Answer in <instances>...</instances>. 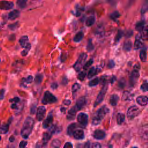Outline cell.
<instances>
[{
    "mask_svg": "<svg viewBox=\"0 0 148 148\" xmlns=\"http://www.w3.org/2000/svg\"><path fill=\"white\" fill-rule=\"evenodd\" d=\"M34 125V120L31 117H27L23 123L20 135L24 139H27L32 132Z\"/></svg>",
    "mask_w": 148,
    "mask_h": 148,
    "instance_id": "6da1fadb",
    "label": "cell"
},
{
    "mask_svg": "<svg viewBox=\"0 0 148 148\" xmlns=\"http://www.w3.org/2000/svg\"><path fill=\"white\" fill-rule=\"evenodd\" d=\"M139 65L138 64L135 65L132 71L131 72L130 76V84L131 86L133 87L135 86L137 82L138 78L139 77Z\"/></svg>",
    "mask_w": 148,
    "mask_h": 148,
    "instance_id": "7a4b0ae2",
    "label": "cell"
},
{
    "mask_svg": "<svg viewBox=\"0 0 148 148\" xmlns=\"http://www.w3.org/2000/svg\"><path fill=\"white\" fill-rule=\"evenodd\" d=\"M108 83L105 84L104 85H102V88H101V91H99V94H98V95L97 97V98H96V99H95V101L94 103V108H95L98 105H99L102 102V101L103 100L105 94H106V92L108 90Z\"/></svg>",
    "mask_w": 148,
    "mask_h": 148,
    "instance_id": "3957f363",
    "label": "cell"
},
{
    "mask_svg": "<svg viewBox=\"0 0 148 148\" xmlns=\"http://www.w3.org/2000/svg\"><path fill=\"white\" fill-rule=\"evenodd\" d=\"M57 101V98L50 91H47L45 92L44 95L41 100V102L43 104H50L54 103Z\"/></svg>",
    "mask_w": 148,
    "mask_h": 148,
    "instance_id": "277c9868",
    "label": "cell"
},
{
    "mask_svg": "<svg viewBox=\"0 0 148 148\" xmlns=\"http://www.w3.org/2000/svg\"><path fill=\"white\" fill-rule=\"evenodd\" d=\"M87 58V54L84 53H81L78 59L77 60L76 62L73 64V68L76 71H79L80 69L82 68L83 65L84 64V62H85V60Z\"/></svg>",
    "mask_w": 148,
    "mask_h": 148,
    "instance_id": "5b68a950",
    "label": "cell"
},
{
    "mask_svg": "<svg viewBox=\"0 0 148 148\" xmlns=\"http://www.w3.org/2000/svg\"><path fill=\"white\" fill-rule=\"evenodd\" d=\"M140 109L135 105L131 106L127 110V116L128 119L131 120L133 119L134 117L138 116V114L140 113Z\"/></svg>",
    "mask_w": 148,
    "mask_h": 148,
    "instance_id": "8992f818",
    "label": "cell"
},
{
    "mask_svg": "<svg viewBox=\"0 0 148 148\" xmlns=\"http://www.w3.org/2000/svg\"><path fill=\"white\" fill-rule=\"evenodd\" d=\"M77 120L80 125L84 127L88 123V115L85 113L80 112L77 114Z\"/></svg>",
    "mask_w": 148,
    "mask_h": 148,
    "instance_id": "52a82bcc",
    "label": "cell"
},
{
    "mask_svg": "<svg viewBox=\"0 0 148 148\" xmlns=\"http://www.w3.org/2000/svg\"><path fill=\"white\" fill-rule=\"evenodd\" d=\"M109 112V108L106 105H103L97 112L96 114L94 116L100 119L101 120L105 116V115Z\"/></svg>",
    "mask_w": 148,
    "mask_h": 148,
    "instance_id": "ba28073f",
    "label": "cell"
},
{
    "mask_svg": "<svg viewBox=\"0 0 148 148\" xmlns=\"http://www.w3.org/2000/svg\"><path fill=\"white\" fill-rule=\"evenodd\" d=\"M46 109L43 106H39L36 109V118L38 121H40L42 120L45 116Z\"/></svg>",
    "mask_w": 148,
    "mask_h": 148,
    "instance_id": "9c48e42d",
    "label": "cell"
},
{
    "mask_svg": "<svg viewBox=\"0 0 148 148\" xmlns=\"http://www.w3.org/2000/svg\"><path fill=\"white\" fill-rule=\"evenodd\" d=\"M53 114H52V113L51 112H50L48 114L46 119L43 122V124H42L43 128L46 129V128H48L50 127H51L52 122H53Z\"/></svg>",
    "mask_w": 148,
    "mask_h": 148,
    "instance_id": "30bf717a",
    "label": "cell"
},
{
    "mask_svg": "<svg viewBox=\"0 0 148 148\" xmlns=\"http://www.w3.org/2000/svg\"><path fill=\"white\" fill-rule=\"evenodd\" d=\"M92 136L94 139L98 140L103 139L106 136V133L102 130H96L94 131Z\"/></svg>",
    "mask_w": 148,
    "mask_h": 148,
    "instance_id": "8fae6325",
    "label": "cell"
},
{
    "mask_svg": "<svg viewBox=\"0 0 148 148\" xmlns=\"http://www.w3.org/2000/svg\"><path fill=\"white\" fill-rule=\"evenodd\" d=\"M143 46V38L141 36L140 34H138L136 36L135 43H134V48L135 49H139Z\"/></svg>",
    "mask_w": 148,
    "mask_h": 148,
    "instance_id": "7c38bea8",
    "label": "cell"
},
{
    "mask_svg": "<svg viewBox=\"0 0 148 148\" xmlns=\"http://www.w3.org/2000/svg\"><path fill=\"white\" fill-rule=\"evenodd\" d=\"M86 104V99L84 97H80L76 101L75 107L77 110L82 109Z\"/></svg>",
    "mask_w": 148,
    "mask_h": 148,
    "instance_id": "4fadbf2b",
    "label": "cell"
},
{
    "mask_svg": "<svg viewBox=\"0 0 148 148\" xmlns=\"http://www.w3.org/2000/svg\"><path fill=\"white\" fill-rule=\"evenodd\" d=\"M0 7L2 10H9L13 7V3L10 1H3L1 2Z\"/></svg>",
    "mask_w": 148,
    "mask_h": 148,
    "instance_id": "5bb4252c",
    "label": "cell"
},
{
    "mask_svg": "<svg viewBox=\"0 0 148 148\" xmlns=\"http://www.w3.org/2000/svg\"><path fill=\"white\" fill-rule=\"evenodd\" d=\"M136 101L139 105L141 106H145L148 102V98L146 96L141 95L138 97L136 99Z\"/></svg>",
    "mask_w": 148,
    "mask_h": 148,
    "instance_id": "9a60e30c",
    "label": "cell"
},
{
    "mask_svg": "<svg viewBox=\"0 0 148 148\" xmlns=\"http://www.w3.org/2000/svg\"><path fill=\"white\" fill-rule=\"evenodd\" d=\"M73 136L76 139L81 140L84 138V132L82 130H77L73 132Z\"/></svg>",
    "mask_w": 148,
    "mask_h": 148,
    "instance_id": "2e32d148",
    "label": "cell"
},
{
    "mask_svg": "<svg viewBox=\"0 0 148 148\" xmlns=\"http://www.w3.org/2000/svg\"><path fill=\"white\" fill-rule=\"evenodd\" d=\"M99 72H100V69L99 68H95V67H92L89 69V71L88 72L87 77L88 79H91V77H92L94 76L97 75Z\"/></svg>",
    "mask_w": 148,
    "mask_h": 148,
    "instance_id": "e0dca14e",
    "label": "cell"
},
{
    "mask_svg": "<svg viewBox=\"0 0 148 148\" xmlns=\"http://www.w3.org/2000/svg\"><path fill=\"white\" fill-rule=\"evenodd\" d=\"M77 111V110L76 109V108L74 106H73L72 108H71L68 111V113L67 115V119L68 120H73L75 119V114L76 112Z\"/></svg>",
    "mask_w": 148,
    "mask_h": 148,
    "instance_id": "ac0fdd59",
    "label": "cell"
},
{
    "mask_svg": "<svg viewBox=\"0 0 148 148\" xmlns=\"http://www.w3.org/2000/svg\"><path fill=\"white\" fill-rule=\"evenodd\" d=\"M20 15V12L18 10H13L12 11H11L9 14H8V18L9 19L11 20H13L16 18H17Z\"/></svg>",
    "mask_w": 148,
    "mask_h": 148,
    "instance_id": "d6986e66",
    "label": "cell"
},
{
    "mask_svg": "<svg viewBox=\"0 0 148 148\" xmlns=\"http://www.w3.org/2000/svg\"><path fill=\"white\" fill-rule=\"evenodd\" d=\"M119 97L117 94H113L110 96V99H109V103L110 104L113 106H114L117 105V102L119 101Z\"/></svg>",
    "mask_w": 148,
    "mask_h": 148,
    "instance_id": "ffe728a7",
    "label": "cell"
},
{
    "mask_svg": "<svg viewBox=\"0 0 148 148\" xmlns=\"http://www.w3.org/2000/svg\"><path fill=\"white\" fill-rule=\"evenodd\" d=\"M28 37L26 35L21 36L19 39V43L20 46L23 48H24L27 45V44L28 43Z\"/></svg>",
    "mask_w": 148,
    "mask_h": 148,
    "instance_id": "44dd1931",
    "label": "cell"
},
{
    "mask_svg": "<svg viewBox=\"0 0 148 148\" xmlns=\"http://www.w3.org/2000/svg\"><path fill=\"white\" fill-rule=\"evenodd\" d=\"M133 98V95L128 91H125L122 95L123 101H131Z\"/></svg>",
    "mask_w": 148,
    "mask_h": 148,
    "instance_id": "7402d4cb",
    "label": "cell"
},
{
    "mask_svg": "<svg viewBox=\"0 0 148 148\" xmlns=\"http://www.w3.org/2000/svg\"><path fill=\"white\" fill-rule=\"evenodd\" d=\"M84 37V33L82 31H80L77 32L74 36L73 40L75 42H79Z\"/></svg>",
    "mask_w": 148,
    "mask_h": 148,
    "instance_id": "603a6c76",
    "label": "cell"
},
{
    "mask_svg": "<svg viewBox=\"0 0 148 148\" xmlns=\"http://www.w3.org/2000/svg\"><path fill=\"white\" fill-rule=\"evenodd\" d=\"M76 128V123H72L67 128V134L69 135H71L73 134V132L75 131Z\"/></svg>",
    "mask_w": 148,
    "mask_h": 148,
    "instance_id": "cb8c5ba5",
    "label": "cell"
},
{
    "mask_svg": "<svg viewBox=\"0 0 148 148\" xmlns=\"http://www.w3.org/2000/svg\"><path fill=\"white\" fill-rule=\"evenodd\" d=\"M9 122L6 124H3L1 126L0 131H1V134H6L9 131Z\"/></svg>",
    "mask_w": 148,
    "mask_h": 148,
    "instance_id": "d4e9b609",
    "label": "cell"
},
{
    "mask_svg": "<svg viewBox=\"0 0 148 148\" xmlns=\"http://www.w3.org/2000/svg\"><path fill=\"white\" fill-rule=\"evenodd\" d=\"M116 119H117V123L119 125L121 124L124 120H125V116L123 113H119L117 114V117H116Z\"/></svg>",
    "mask_w": 148,
    "mask_h": 148,
    "instance_id": "484cf974",
    "label": "cell"
},
{
    "mask_svg": "<svg viewBox=\"0 0 148 148\" xmlns=\"http://www.w3.org/2000/svg\"><path fill=\"white\" fill-rule=\"evenodd\" d=\"M132 48V43L130 40H127L124 43L123 50L126 51H129Z\"/></svg>",
    "mask_w": 148,
    "mask_h": 148,
    "instance_id": "4316f807",
    "label": "cell"
},
{
    "mask_svg": "<svg viewBox=\"0 0 148 148\" xmlns=\"http://www.w3.org/2000/svg\"><path fill=\"white\" fill-rule=\"evenodd\" d=\"M95 17L93 16H91L90 17H88L86 21V24L87 26L88 27H90L91 25H92L94 24V23H95Z\"/></svg>",
    "mask_w": 148,
    "mask_h": 148,
    "instance_id": "83f0119b",
    "label": "cell"
},
{
    "mask_svg": "<svg viewBox=\"0 0 148 148\" xmlns=\"http://www.w3.org/2000/svg\"><path fill=\"white\" fill-rule=\"evenodd\" d=\"M147 10H148V0H144L143 5L142 6L140 12L141 13L143 14L146 13Z\"/></svg>",
    "mask_w": 148,
    "mask_h": 148,
    "instance_id": "f1b7e54d",
    "label": "cell"
},
{
    "mask_svg": "<svg viewBox=\"0 0 148 148\" xmlns=\"http://www.w3.org/2000/svg\"><path fill=\"white\" fill-rule=\"evenodd\" d=\"M144 25H145L144 21H139L136 23V26H135V28L137 31L141 32L143 30V29L144 28Z\"/></svg>",
    "mask_w": 148,
    "mask_h": 148,
    "instance_id": "f546056e",
    "label": "cell"
},
{
    "mask_svg": "<svg viewBox=\"0 0 148 148\" xmlns=\"http://www.w3.org/2000/svg\"><path fill=\"white\" fill-rule=\"evenodd\" d=\"M99 82H100V79L98 77H95L94 79H93L92 80H91L89 82L88 86L90 87L95 86L99 84Z\"/></svg>",
    "mask_w": 148,
    "mask_h": 148,
    "instance_id": "4dcf8cb0",
    "label": "cell"
},
{
    "mask_svg": "<svg viewBox=\"0 0 148 148\" xmlns=\"http://www.w3.org/2000/svg\"><path fill=\"white\" fill-rule=\"evenodd\" d=\"M139 57L142 62H145L146 60V52L145 49H142L139 53Z\"/></svg>",
    "mask_w": 148,
    "mask_h": 148,
    "instance_id": "1f68e13d",
    "label": "cell"
},
{
    "mask_svg": "<svg viewBox=\"0 0 148 148\" xmlns=\"http://www.w3.org/2000/svg\"><path fill=\"white\" fill-rule=\"evenodd\" d=\"M31 44L30 43H28L27 44V45L24 47V49L21 52V55L22 56H27V54H28V51H29V50H30V49H31Z\"/></svg>",
    "mask_w": 148,
    "mask_h": 148,
    "instance_id": "d6a6232c",
    "label": "cell"
},
{
    "mask_svg": "<svg viewBox=\"0 0 148 148\" xmlns=\"http://www.w3.org/2000/svg\"><path fill=\"white\" fill-rule=\"evenodd\" d=\"M141 32H142L140 33V35L143 38V39H147L148 38V26H147L146 27H144V28Z\"/></svg>",
    "mask_w": 148,
    "mask_h": 148,
    "instance_id": "836d02e7",
    "label": "cell"
},
{
    "mask_svg": "<svg viewBox=\"0 0 148 148\" xmlns=\"http://www.w3.org/2000/svg\"><path fill=\"white\" fill-rule=\"evenodd\" d=\"M86 49L88 51L90 52L93 49H94V45L92 43V40L91 39H89L87 41V47H86Z\"/></svg>",
    "mask_w": 148,
    "mask_h": 148,
    "instance_id": "e575fe53",
    "label": "cell"
},
{
    "mask_svg": "<svg viewBox=\"0 0 148 148\" xmlns=\"http://www.w3.org/2000/svg\"><path fill=\"white\" fill-rule=\"evenodd\" d=\"M60 146H61V141L58 139H54L51 142V147H60Z\"/></svg>",
    "mask_w": 148,
    "mask_h": 148,
    "instance_id": "d590c367",
    "label": "cell"
},
{
    "mask_svg": "<svg viewBox=\"0 0 148 148\" xmlns=\"http://www.w3.org/2000/svg\"><path fill=\"white\" fill-rule=\"evenodd\" d=\"M123 35V32L121 30H119L118 32H117V34L115 36V38H114V41L115 42H118L121 38H122Z\"/></svg>",
    "mask_w": 148,
    "mask_h": 148,
    "instance_id": "8d00e7d4",
    "label": "cell"
},
{
    "mask_svg": "<svg viewBox=\"0 0 148 148\" xmlns=\"http://www.w3.org/2000/svg\"><path fill=\"white\" fill-rule=\"evenodd\" d=\"M80 85L77 83H75L72 87V95H73L74 94H75L77 91L80 89Z\"/></svg>",
    "mask_w": 148,
    "mask_h": 148,
    "instance_id": "74e56055",
    "label": "cell"
},
{
    "mask_svg": "<svg viewBox=\"0 0 148 148\" xmlns=\"http://www.w3.org/2000/svg\"><path fill=\"white\" fill-rule=\"evenodd\" d=\"M43 76L41 74H37L35 77V82L36 84H39L42 80Z\"/></svg>",
    "mask_w": 148,
    "mask_h": 148,
    "instance_id": "f35d334b",
    "label": "cell"
},
{
    "mask_svg": "<svg viewBox=\"0 0 148 148\" xmlns=\"http://www.w3.org/2000/svg\"><path fill=\"white\" fill-rule=\"evenodd\" d=\"M142 135L143 136V138H148V125H146L143 127V128H142Z\"/></svg>",
    "mask_w": 148,
    "mask_h": 148,
    "instance_id": "ab89813d",
    "label": "cell"
},
{
    "mask_svg": "<svg viewBox=\"0 0 148 148\" xmlns=\"http://www.w3.org/2000/svg\"><path fill=\"white\" fill-rule=\"evenodd\" d=\"M27 0H18L17 5L20 8H24L26 6Z\"/></svg>",
    "mask_w": 148,
    "mask_h": 148,
    "instance_id": "60d3db41",
    "label": "cell"
},
{
    "mask_svg": "<svg viewBox=\"0 0 148 148\" xmlns=\"http://www.w3.org/2000/svg\"><path fill=\"white\" fill-rule=\"evenodd\" d=\"M93 63V59L92 58H91L83 66V69L84 70H87L90 66L91 65H92V64Z\"/></svg>",
    "mask_w": 148,
    "mask_h": 148,
    "instance_id": "b9f144b4",
    "label": "cell"
},
{
    "mask_svg": "<svg viewBox=\"0 0 148 148\" xmlns=\"http://www.w3.org/2000/svg\"><path fill=\"white\" fill-rule=\"evenodd\" d=\"M86 76V73L85 72L82 71V72H80L78 74V75H77V79H78L79 80H80V81H83V80L84 79Z\"/></svg>",
    "mask_w": 148,
    "mask_h": 148,
    "instance_id": "7bdbcfd3",
    "label": "cell"
},
{
    "mask_svg": "<svg viewBox=\"0 0 148 148\" xmlns=\"http://www.w3.org/2000/svg\"><path fill=\"white\" fill-rule=\"evenodd\" d=\"M120 17V13L117 12V11H115L113 13H112L111 14H110V18L114 20H115L116 19H117V18H119Z\"/></svg>",
    "mask_w": 148,
    "mask_h": 148,
    "instance_id": "ee69618b",
    "label": "cell"
},
{
    "mask_svg": "<svg viewBox=\"0 0 148 148\" xmlns=\"http://www.w3.org/2000/svg\"><path fill=\"white\" fill-rule=\"evenodd\" d=\"M125 85V80L124 78H121L118 83V86L120 88H123L124 87Z\"/></svg>",
    "mask_w": 148,
    "mask_h": 148,
    "instance_id": "f6af8a7d",
    "label": "cell"
},
{
    "mask_svg": "<svg viewBox=\"0 0 148 148\" xmlns=\"http://www.w3.org/2000/svg\"><path fill=\"white\" fill-rule=\"evenodd\" d=\"M101 120L100 119H99L95 116H94V117L92 119V124L94 125H97L101 123Z\"/></svg>",
    "mask_w": 148,
    "mask_h": 148,
    "instance_id": "bcb514c9",
    "label": "cell"
},
{
    "mask_svg": "<svg viewBox=\"0 0 148 148\" xmlns=\"http://www.w3.org/2000/svg\"><path fill=\"white\" fill-rule=\"evenodd\" d=\"M140 89L143 91H148V82H145L143 83L141 86H140Z\"/></svg>",
    "mask_w": 148,
    "mask_h": 148,
    "instance_id": "7dc6e473",
    "label": "cell"
},
{
    "mask_svg": "<svg viewBox=\"0 0 148 148\" xmlns=\"http://www.w3.org/2000/svg\"><path fill=\"white\" fill-rule=\"evenodd\" d=\"M100 82L102 83V85L107 84L108 83V76L103 75V76H101V79H100Z\"/></svg>",
    "mask_w": 148,
    "mask_h": 148,
    "instance_id": "c3c4849f",
    "label": "cell"
},
{
    "mask_svg": "<svg viewBox=\"0 0 148 148\" xmlns=\"http://www.w3.org/2000/svg\"><path fill=\"white\" fill-rule=\"evenodd\" d=\"M18 27V22H16L14 24H10L9 25V28L11 30H15L17 28V27Z\"/></svg>",
    "mask_w": 148,
    "mask_h": 148,
    "instance_id": "681fc988",
    "label": "cell"
},
{
    "mask_svg": "<svg viewBox=\"0 0 148 148\" xmlns=\"http://www.w3.org/2000/svg\"><path fill=\"white\" fill-rule=\"evenodd\" d=\"M115 66V62L113 60H110L108 64V68L109 69L114 68Z\"/></svg>",
    "mask_w": 148,
    "mask_h": 148,
    "instance_id": "f907efd6",
    "label": "cell"
},
{
    "mask_svg": "<svg viewBox=\"0 0 148 148\" xmlns=\"http://www.w3.org/2000/svg\"><path fill=\"white\" fill-rule=\"evenodd\" d=\"M27 145V142L25 140H22L19 143V147L20 148H24L25 147H26Z\"/></svg>",
    "mask_w": 148,
    "mask_h": 148,
    "instance_id": "816d5d0a",
    "label": "cell"
},
{
    "mask_svg": "<svg viewBox=\"0 0 148 148\" xmlns=\"http://www.w3.org/2000/svg\"><path fill=\"white\" fill-rule=\"evenodd\" d=\"M33 79H34V78H33V77H32V76H31V75L28 76L25 79L27 84H30V83H31L32 82V81H33Z\"/></svg>",
    "mask_w": 148,
    "mask_h": 148,
    "instance_id": "f5cc1de1",
    "label": "cell"
},
{
    "mask_svg": "<svg viewBox=\"0 0 148 148\" xmlns=\"http://www.w3.org/2000/svg\"><path fill=\"white\" fill-rule=\"evenodd\" d=\"M20 101V98L18 97H15L12 99H9V102H14L16 103H18Z\"/></svg>",
    "mask_w": 148,
    "mask_h": 148,
    "instance_id": "db71d44e",
    "label": "cell"
},
{
    "mask_svg": "<svg viewBox=\"0 0 148 148\" xmlns=\"http://www.w3.org/2000/svg\"><path fill=\"white\" fill-rule=\"evenodd\" d=\"M50 87L51 88V89L53 90H55L56 89L57 87H58V84L56 82H54V83H52L50 85Z\"/></svg>",
    "mask_w": 148,
    "mask_h": 148,
    "instance_id": "11a10c76",
    "label": "cell"
},
{
    "mask_svg": "<svg viewBox=\"0 0 148 148\" xmlns=\"http://www.w3.org/2000/svg\"><path fill=\"white\" fill-rule=\"evenodd\" d=\"M73 145L71 142H66L65 145H64V148H69V147H72Z\"/></svg>",
    "mask_w": 148,
    "mask_h": 148,
    "instance_id": "9f6ffc18",
    "label": "cell"
},
{
    "mask_svg": "<svg viewBox=\"0 0 148 148\" xmlns=\"http://www.w3.org/2000/svg\"><path fill=\"white\" fill-rule=\"evenodd\" d=\"M92 147H94V148H99V147H101V145H100L99 143L95 142V143H93V145H92Z\"/></svg>",
    "mask_w": 148,
    "mask_h": 148,
    "instance_id": "6f0895ef",
    "label": "cell"
},
{
    "mask_svg": "<svg viewBox=\"0 0 148 148\" xmlns=\"http://www.w3.org/2000/svg\"><path fill=\"white\" fill-rule=\"evenodd\" d=\"M63 103L65 104V105L68 106V105H69L71 103V101L70 100H69V99H65V100L63 101Z\"/></svg>",
    "mask_w": 148,
    "mask_h": 148,
    "instance_id": "680465c9",
    "label": "cell"
},
{
    "mask_svg": "<svg viewBox=\"0 0 148 148\" xmlns=\"http://www.w3.org/2000/svg\"><path fill=\"white\" fill-rule=\"evenodd\" d=\"M116 80V77L115 76H112L110 79V82L112 84H113L114 82Z\"/></svg>",
    "mask_w": 148,
    "mask_h": 148,
    "instance_id": "91938a15",
    "label": "cell"
},
{
    "mask_svg": "<svg viewBox=\"0 0 148 148\" xmlns=\"http://www.w3.org/2000/svg\"><path fill=\"white\" fill-rule=\"evenodd\" d=\"M35 110H36V106L35 105H34L33 106H32V107L31 108V113L34 114L35 113Z\"/></svg>",
    "mask_w": 148,
    "mask_h": 148,
    "instance_id": "94428289",
    "label": "cell"
},
{
    "mask_svg": "<svg viewBox=\"0 0 148 148\" xmlns=\"http://www.w3.org/2000/svg\"><path fill=\"white\" fill-rule=\"evenodd\" d=\"M4 94H5V90L3 89H1V95H0V97H1V99H3V96H4Z\"/></svg>",
    "mask_w": 148,
    "mask_h": 148,
    "instance_id": "6125c7cd",
    "label": "cell"
},
{
    "mask_svg": "<svg viewBox=\"0 0 148 148\" xmlns=\"http://www.w3.org/2000/svg\"><path fill=\"white\" fill-rule=\"evenodd\" d=\"M11 108L13 109H16L18 108V106H17V104L16 103V102L14 103H13V104H12V105H11Z\"/></svg>",
    "mask_w": 148,
    "mask_h": 148,
    "instance_id": "be15d7a7",
    "label": "cell"
},
{
    "mask_svg": "<svg viewBox=\"0 0 148 148\" xmlns=\"http://www.w3.org/2000/svg\"><path fill=\"white\" fill-rule=\"evenodd\" d=\"M62 84H66L68 83V79L66 77H64L62 79Z\"/></svg>",
    "mask_w": 148,
    "mask_h": 148,
    "instance_id": "e7e4bbea",
    "label": "cell"
},
{
    "mask_svg": "<svg viewBox=\"0 0 148 148\" xmlns=\"http://www.w3.org/2000/svg\"><path fill=\"white\" fill-rule=\"evenodd\" d=\"M84 147H88V148L90 147H91V146H90V142L89 141H88V142H87L85 143Z\"/></svg>",
    "mask_w": 148,
    "mask_h": 148,
    "instance_id": "03108f58",
    "label": "cell"
},
{
    "mask_svg": "<svg viewBox=\"0 0 148 148\" xmlns=\"http://www.w3.org/2000/svg\"><path fill=\"white\" fill-rule=\"evenodd\" d=\"M14 140V138L13 136H11L9 138V141L11 142H13Z\"/></svg>",
    "mask_w": 148,
    "mask_h": 148,
    "instance_id": "003e7915",
    "label": "cell"
}]
</instances>
